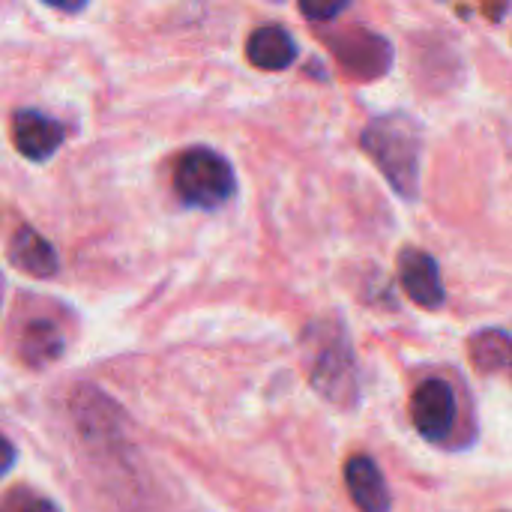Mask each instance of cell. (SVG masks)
<instances>
[{
	"instance_id": "52a82bcc",
	"label": "cell",
	"mask_w": 512,
	"mask_h": 512,
	"mask_svg": "<svg viewBox=\"0 0 512 512\" xmlns=\"http://www.w3.org/2000/svg\"><path fill=\"white\" fill-rule=\"evenodd\" d=\"M399 282L402 291L423 309H441L444 306V279L438 270V261L423 249H402L399 255Z\"/></svg>"
},
{
	"instance_id": "ba28073f",
	"label": "cell",
	"mask_w": 512,
	"mask_h": 512,
	"mask_svg": "<svg viewBox=\"0 0 512 512\" xmlns=\"http://www.w3.org/2000/svg\"><path fill=\"white\" fill-rule=\"evenodd\" d=\"M345 486L360 512H390L393 495L387 489V480L372 456H351L345 462Z\"/></svg>"
},
{
	"instance_id": "9a60e30c",
	"label": "cell",
	"mask_w": 512,
	"mask_h": 512,
	"mask_svg": "<svg viewBox=\"0 0 512 512\" xmlns=\"http://www.w3.org/2000/svg\"><path fill=\"white\" fill-rule=\"evenodd\" d=\"M24 512H60V507L54 501H33Z\"/></svg>"
},
{
	"instance_id": "7a4b0ae2",
	"label": "cell",
	"mask_w": 512,
	"mask_h": 512,
	"mask_svg": "<svg viewBox=\"0 0 512 512\" xmlns=\"http://www.w3.org/2000/svg\"><path fill=\"white\" fill-rule=\"evenodd\" d=\"M309 345V378L312 387L339 408L360 402V372L348 333L336 321H315L306 330Z\"/></svg>"
},
{
	"instance_id": "6da1fadb",
	"label": "cell",
	"mask_w": 512,
	"mask_h": 512,
	"mask_svg": "<svg viewBox=\"0 0 512 512\" xmlns=\"http://www.w3.org/2000/svg\"><path fill=\"white\" fill-rule=\"evenodd\" d=\"M360 144L399 198L414 201L420 195L423 132L411 114L393 111L369 120V126L360 135Z\"/></svg>"
},
{
	"instance_id": "8992f818",
	"label": "cell",
	"mask_w": 512,
	"mask_h": 512,
	"mask_svg": "<svg viewBox=\"0 0 512 512\" xmlns=\"http://www.w3.org/2000/svg\"><path fill=\"white\" fill-rule=\"evenodd\" d=\"M63 138H66V129L57 120L45 117L42 111L24 108V111H15L12 117V144L30 162L51 159L60 150Z\"/></svg>"
},
{
	"instance_id": "3957f363",
	"label": "cell",
	"mask_w": 512,
	"mask_h": 512,
	"mask_svg": "<svg viewBox=\"0 0 512 512\" xmlns=\"http://www.w3.org/2000/svg\"><path fill=\"white\" fill-rule=\"evenodd\" d=\"M174 192L186 207L219 210L234 198L237 177L222 153L210 147H192L174 165Z\"/></svg>"
},
{
	"instance_id": "30bf717a",
	"label": "cell",
	"mask_w": 512,
	"mask_h": 512,
	"mask_svg": "<svg viewBox=\"0 0 512 512\" xmlns=\"http://www.w3.org/2000/svg\"><path fill=\"white\" fill-rule=\"evenodd\" d=\"M246 60L264 72H282L297 60V42L282 24H264L246 39Z\"/></svg>"
},
{
	"instance_id": "7c38bea8",
	"label": "cell",
	"mask_w": 512,
	"mask_h": 512,
	"mask_svg": "<svg viewBox=\"0 0 512 512\" xmlns=\"http://www.w3.org/2000/svg\"><path fill=\"white\" fill-rule=\"evenodd\" d=\"M63 333L54 321H30L24 330H21V339H18V354L27 366H45V363H54L60 354H63Z\"/></svg>"
},
{
	"instance_id": "8fae6325",
	"label": "cell",
	"mask_w": 512,
	"mask_h": 512,
	"mask_svg": "<svg viewBox=\"0 0 512 512\" xmlns=\"http://www.w3.org/2000/svg\"><path fill=\"white\" fill-rule=\"evenodd\" d=\"M471 363L480 375L512 378V336L504 330H477L468 342Z\"/></svg>"
},
{
	"instance_id": "9c48e42d",
	"label": "cell",
	"mask_w": 512,
	"mask_h": 512,
	"mask_svg": "<svg viewBox=\"0 0 512 512\" xmlns=\"http://www.w3.org/2000/svg\"><path fill=\"white\" fill-rule=\"evenodd\" d=\"M9 264L33 279H51L57 270H60V258H57V249L30 225H21L15 228L12 240H9Z\"/></svg>"
},
{
	"instance_id": "277c9868",
	"label": "cell",
	"mask_w": 512,
	"mask_h": 512,
	"mask_svg": "<svg viewBox=\"0 0 512 512\" xmlns=\"http://www.w3.org/2000/svg\"><path fill=\"white\" fill-rule=\"evenodd\" d=\"M327 42L339 66L357 81H375L393 66V45L369 27H348Z\"/></svg>"
},
{
	"instance_id": "5bb4252c",
	"label": "cell",
	"mask_w": 512,
	"mask_h": 512,
	"mask_svg": "<svg viewBox=\"0 0 512 512\" xmlns=\"http://www.w3.org/2000/svg\"><path fill=\"white\" fill-rule=\"evenodd\" d=\"M15 459H18V453H15V447H12V441L0 435V480L15 468Z\"/></svg>"
},
{
	"instance_id": "4fadbf2b",
	"label": "cell",
	"mask_w": 512,
	"mask_h": 512,
	"mask_svg": "<svg viewBox=\"0 0 512 512\" xmlns=\"http://www.w3.org/2000/svg\"><path fill=\"white\" fill-rule=\"evenodd\" d=\"M345 6H348V3H318V6H315V3H300V12H303L309 21L318 24V21H333L336 15L345 12Z\"/></svg>"
},
{
	"instance_id": "5b68a950",
	"label": "cell",
	"mask_w": 512,
	"mask_h": 512,
	"mask_svg": "<svg viewBox=\"0 0 512 512\" xmlns=\"http://www.w3.org/2000/svg\"><path fill=\"white\" fill-rule=\"evenodd\" d=\"M456 417H459V399L447 381L429 378L417 384V390L411 393V423L420 432V438L441 444L453 432Z\"/></svg>"
}]
</instances>
